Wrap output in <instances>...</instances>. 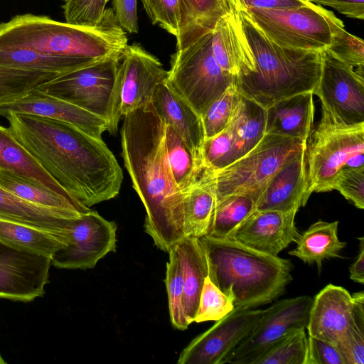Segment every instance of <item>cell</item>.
Returning <instances> with one entry per match:
<instances>
[{
    "label": "cell",
    "instance_id": "1",
    "mask_svg": "<svg viewBox=\"0 0 364 364\" xmlns=\"http://www.w3.org/2000/svg\"><path fill=\"white\" fill-rule=\"evenodd\" d=\"M14 138L71 196L90 208L119 194L123 173L102 138L37 115L4 117Z\"/></svg>",
    "mask_w": 364,
    "mask_h": 364
},
{
    "label": "cell",
    "instance_id": "2",
    "mask_svg": "<svg viewBox=\"0 0 364 364\" xmlns=\"http://www.w3.org/2000/svg\"><path fill=\"white\" fill-rule=\"evenodd\" d=\"M166 124L149 102L124 116L122 155L146 215V232L164 252L184 237L183 194L168 164Z\"/></svg>",
    "mask_w": 364,
    "mask_h": 364
},
{
    "label": "cell",
    "instance_id": "3",
    "mask_svg": "<svg viewBox=\"0 0 364 364\" xmlns=\"http://www.w3.org/2000/svg\"><path fill=\"white\" fill-rule=\"evenodd\" d=\"M126 32L112 8L105 9L95 26H77L48 16L18 15L0 24V48H23L73 60L85 66L122 54L127 46Z\"/></svg>",
    "mask_w": 364,
    "mask_h": 364
},
{
    "label": "cell",
    "instance_id": "4",
    "mask_svg": "<svg viewBox=\"0 0 364 364\" xmlns=\"http://www.w3.org/2000/svg\"><path fill=\"white\" fill-rule=\"evenodd\" d=\"M211 282L234 309H255L282 295L292 280L290 260L272 256L228 238H198Z\"/></svg>",
    "mask_w": 364,
    "mask_h": 364
},
{
    "label": "cell",
    "instance_id": "5",
    "mask_svg": "<svg viewBox=\"0 0 364 364\" xmlns=\"http://www.w3.org/2000/svg\"><path fill=\"white\" fill-rule=\"evenodd\" d=\"M235 11L255 65L253 71L236 77L240 94L267 109L281 100L313 92L321 74V52L282 46L242 10Z\"/></svg>",
    "mask_w": 364,
    "mask_h": 364
},
{
    "label": "cell",
    "instance_id": "6",
    "mask_svg": "<svg viewBox=\"0 0 364 364\" xmlns=\"http://www.w3.org/2000/svg\"><path fill=\"white\" fill-rule=\"evenodd\" d=\"M122 54H117L56 76L36 88L104 119L114 134L122 117Z\"/></svg>",
    "mask_w": 364,
    "mask_h": 364
},
{
    "label": "cell",
    "instance_id": "7",
    "mask_svg": "<svg viewBox=\"0 0 364 364\" xmlns=\"http://www.w3.org/2000/svg\"><path fill=\"white\" fill-rule=\"evenodd\" d=\"M364 123L347 125L321 107V117L306 141L307 194L333 190L343 168L364 166Z\"/></svg>",
    "mask_w": 364,
    "mask_h": 364
},
{
    "label": "cell",
    "instance_id": "8",
    "mask_svg": "<svg viewBox=\"0 0 364 364\" xmlns=\"http://www.w3.org/2000/svg\"><path fill=\"white\" fill-rule=\"evenodd\" d=\"M166 82L195 112L203 115L236 77L219 65L212 51V30L171 56Z\"/></svg>",
    "mask_w": 364,
    "mask_h": 364
},
{
    "label": "cell",
    "instance_id": "9",
    "mask_svg": "<svg viewBox=\"0 0 364 364\" xmlns=\"http://www.w3.org/2000/svg\"><path fill=\"white\" fill-rule=\"evenodd\" d=\"M306 147L301 139L265 134L249 152L214 172L216 203L237 194L249 195L257 201L276 172Z\"/></svg>",
    "mask_w": 364,
    "mask_h": 364
},
{
    "label": "cell",
    "instance_id": "10",
    "mask_svg": "<svg viewBox=\"0 0 364 364\" xmlns=\"http://www.w3.org/2000/svg\"><path fill=\"white\" fill-rule=\"evenodd\" d=\"M236 9L242 10L269 38L282 46L321 52L331 43V11L314 3L282 9Z\"/></svg>",
    "mask_w": 364,
    "mask_h": 364
},
{
    "label": "cell",
    "instance_id": "11",
    "mask_svg": "<svg viewBox=\"0 0 364 364\" xmlns=\"http://www.w3.org/2000/svg\"><path fill=\"white\" fill-rule=\"evenodd\" d=\"M312 303V297L299 296L280 300L264 309L252 331L228 355L223 364H253L274 344L306 328Z\"/></svg>",
    "mask_w": 364,
    "mask_h": 364
},
{
    "label": "cell",
    "instance_id": "12",
    "mask_svg": "<svg viewBox=\"0 0 364 364\" xmlns=\"http://www.w3.org/2000/svg\"><path fill=\"white\" fill-rule=\"evenodd\" d=\"M321 66L313 94L321 107L347 125L364 123V78L353 68L334 57L326 48L321 51Z\"/></svg>",
    "mask_w": 364,
    "mask_h": 364
},
{
    "label": "cell",
    "instance_id": "13",
    "mask_svg": "<svg viewBox=\"0 0 364 364\" xmlns=\"http://www.w3.org/2000/svg\"><path fill=\"white\" fill-rule=\"evenodd\" d=\"M117 225L90 210L70 223L68 245L51 257L60 269H91L109 252H115Z\"/></svg>",
    "mask_w": 364,
    "mask_h": 364
},
{
    "label": "cell",
    "instance_id": "14",
    "mask_svg": "<svg viewBox=\"0 0 364 364\" xmlns=\"http://www.w3.org/2000/svg\"><path fill=\"white\" fill-rule=\"evenodd\" d=\"M262 309H234L181 353L178 364H223L228 355L252 331Z\"/></svg>",
    "mask_w": 364,
    "mask_h": 364
},
{
    "label": "cell",
    "instance_id": "15",
    "mask_svg": "<svg viewBox=\"0 0 364 364\" xmlns=\"http://www.w3.org/2000/svg\"><path fill=\"white\" fill-rule=\"evenodd\" d=\"M50 257L0 240V298L29 302L45 294Z\"/></svg>",
    "mask_w": 364,
    "mask_h": 364
},
{
    "label": "cell",
    "instance_id": "16",
    "mask_svg": "<svg viewBox=\"0 0 364 364\" xmlns=\"http://www.w3.org/2000/svg\"><path fill=\"white\" fill-rule=\"evenodd\" d=\"M119 72L122 116L151 102L156 87L168 77V71L159 59L139 43L124 48Z\"/></svg>",
    "mask_w": 364,
    "mask_h": 364
},
{
    "label": "cell",
    "instance_id": "17",
    "mask_svg": "<svg viewBox=\"0 0 364 364\" xmlns=\"http://www.w3.org/2000/svg\"><path fill=\"white\" fill-rule=\"evenodd\" d=\"M298 210L282 212L255 210L226 237L258 252L277 256L299 232L295 225Z\"/></svg>",
    "mask_w": 364,
    "mask_h": 364
},
{
    "label": "cell",
    "instance_id": "18",
    "mask_svg": "<svg viewBox=\"0 0 364 364\" xmlns=\"http://www.w3.org/2000/svg\"><path fill=\"white\" fill-rule=\"evenodd\" d=\"M9 113L48 117L68 123L96 138L107 130L102 118L68 102L44 93L36 87L23 97L0 105V116Z\"/></svg>",
    "mask_w": 364,
    "mask_h": 364
},
{
    "label": "cell",
    "instance_id": "19",
    "mask_svg": "<svg viewBox=\"0 0 364 364\" xmlns=\"http://www.w3.org/2000/svg\"><path fill=\"white\" fill-rule=\"evenodd\" d=\"M353 323L350 294L342 287L329 284L313 299L306 329L309 336L335 345Z\"/></svg>",
    "mask_w": 364,
    "mask_h": 364
},
{
    "label": "cell",
    "instance_id": "20",
    "mask_svg": "<svg viewBox=\"0 0 364 364\" xmlns=\"http://www.w3.org/2000/svg\"><path fill=\"white\" fill-rule=\"evenodd\" d=\"M309 198L304 149L271 178L257 200L255 210H299L306 204Z\"/></svg>",
    "mask_w": 364,
    "mask_h": 364
},
{
    "label": "cell",
    "instance_id": "21",
    "mask_svg": "<svg viewBox=\"0 0 364 364\" xmlns=\"http://www.w3.org/2000/svg\"><path fill=\"white\" fill-rule=\"evenodd\" d=\"M151 102L164 124L175 129L197 159L203 164L202 148L205 135L200 116L166 81L156 87Z\"/></svg>",
    "mask_w": 364,
    "mask_h": 364
},
{
    "label": "cell",
    "instance_id": "22",
    "mask_svg": "<svg viewBox=\"0 0 364 364\" xmlns=\"http://www.w3.org/2000/svg\"><path fill=\"white\" fill-rule=\"evenodd\" d=\"M212 51L222 69L235 77L254 70V60L235 10L230 9L212 29Z\"/></svg>",
    "mask_w": 364,
    "mask_h": 364
},
{
    "label": "cell",
    "instance_id": "23",
    "mask_svg": "<svg viewBox=\"0 0 364 364\" xmlns=\"http://www.w3.org/2000/svg\"><path fill=\"white\" fill-rule=\"evenodd\" d=\"M313 92L300 93L281 100L266 109L265 134L306 141L313 129Z\"/></svg>",
    "mask_w": 364,
    "mask_h": 364
},
{
    "label": "cell",
    "instance_id": "24",
    "mask_svg": "<svg viewBox=\"0 0 364 364\" xmlns=\"http://www.w3.org/2000/svg\"><path fill=\"white\" fill-rule=\"evenodd\" d=\"M183 194L185 237L200 238L206 235L216 205L214 172L205 167Z\"/></svg>",
    "mask_w": 364,
    "mask_h": 364
},
{
    "label": "cell",
    "instance_id": "25",
    "mask_svg": "<svg viewBox=\"0 0 364 364\" xmlns=\"http://www.w3.org/2000/svg\"><path fill=\"white\" fill-rule=\"evenodd\" d=\"M183 269V306L189 324L194 322L205 278L208 276L204 251L199 239L186 236L175 245Z\"/></svg>",
    "mask_w": 364,
    "mask_h": 364
},
{
    "label": "cell",
    "instance_id": "26",
    "mask_svg": "<svg viewBox=\"0 0 364 364\" xmlns=\"http://www.w3.org/2000/svg\"><path fill=\"white\" fill-rule=\"evenodd\" d=\"M0 240L15 248L51 258L68 245L70 225L65 230H58L0 218Z\"/></svg>",
    "mask_w": 364,
    "mask_h": 364
},
{
    "label": "cell",
    "instance_id": "27",
    "mask_svg": "<svg viewBox=\"0 0 364 364\" xmlns=\"http://www.w3.org/2000/svg\"><path fill=\"white\" fill-rule=\"evenodd\" d=\"M66 212L26 200L0 187V218L50 230H65L73 219Z\"/></svg>",
    "mask_w": 364,
    "mask_h": 364
},
{
    "label": "cell",
    "instance_id": "28",
    "mask_svg": "<svg viewBox=\"0 0 364 364\" xmlns=\"http://www.w3.org/2000/svg\"><path fill=\"white\" fill-rule=\"evenodd\" d=\"M338 221L326 222L321 220L313 223L296 240L297 246L289 255L296 257L304 263H316L319 270L322 261L340 257L346 242L338 237Z\"/></svg>",
    "mask_w": 364,
    "mask_h": 364
},
{
    "label": "cell",
    "instance_id": "29",
    "mask_svg": "<svg viewBox=\"0 0 364 364\" xmlns=\"http://www.w3.org/2000/svg\"><path fill=\"white\" fill-rule=\"evenodd\" d=\"M181 21L176 50L184 48L211 31L218 19L230 9L220 0H179Z\"/></svg>",
    "mask_w": 364,
    "mask_h": 364
},
{
    "label": "cell",
    "instance_id": "30",
    "mask_svg": "<svg viewBox=\"0 0 364 364\" xmlns=\"http://www.w3.org/2000/svg\"><path fill=\"white\" fill-rule=\"evenodd\" d=\"M0 187L29 202L82 216L91 209L73 198L53 191L5 168H0Z\"/></svg>",
    "mask_w": 364,
    "mask_h": 364
},
{
    "label": "cell",
    "instance_id": "31",
    "mask_svg": "<svg viewBox=\"0 0 364 364\" xmlns=\"http://www.w3.org/2000/svg\"><path fill=\"white\" fill-rule=\"evenodd\" d=\"M0 168L29 178L65 197L73 198L21 146L14 138L9 128L1 124Z\"/></svg>",
    "mask_w": 364,
    "mask_h": 364
},
{
    "label": "cell",
    "instance_id": "32",
    "mask_svg": "<svg viewBox=\"0 0 364 364\" xmlns=\"http://www.w3.org/2000/svg\"><path fill=\"white\" fill-rule=\"evenodd\" d=\"M265 126L266 109L241 95L228 124L234 139L235 161L261 141L265 134Z\"/></svg>",
    "mask_w": 364,
    "mask_h": 364
},
{
    "label": "cell",
    "instance_id": "33",
    "mask_svg": "<svg viewBox=\"0 0 364 364\" xmlns=\"http://www.w3.org/2000/svg\"><path fill=\"white\" fill-rule=\"evenodd\" d=\"M167 158L174 181L183 193L197 180L205 168L170 125L166 124Z\"/></svg>",
    "mask_w": 364,
    "mask_h": 364
},
{
    "label": "cell",
    "instance_id": "34",
    "mask_svg": "<svg viewBox=\"0 0 364 364\" xmlns=\"http://www.w3.org/2000/svg\"><path fill=\"white\" fill-rule=\"evenodd\" d=\"M0 65L58 75L84 67L68 58L44 55L28 49L14 48H0Z\"/></svg>",
    "mask_w": 364,
    "mask_h": 364
},
{
    "label": "cell",
    "instance_id": "35",
    "mask_svg": "<svg viewBox=\"0 0 364 364\" xmlns=\"http://www.w3.org/2000/svg\"><path fill=\"white\" fill-rule=\"evenodd\" d=\"M256 200L247 194L231 195L215 205L206 235L226 238L255 210Z\"/></svg>",
    "mask_w": 364,
    "mask_h": 364
},
{
    "label": "cell",
    "instance_id": "36",
    "mask_svg": "<svg viewBox=\"0 0 364 364\" xmlns=\"http://www.w3.org/2000/svg\"><path fill=\"white\" fill-rule=\"evenodd\" d=\"M59 75L0 65V105L18 100Z\"/></svg>",
    "mask_w": 364,
    "mask_h": 364
},
{
    "label": "cell",
    "instance_id": "37",
    "mask_svg": "<svg viewBox=\"0 0 364 364\" xmlns=\"http://www.w3.org/2000/svg\"><path fill=\"white\" fill-rule=\"evenodd\" d=\"M168 252L169 259L166 263L165 284L168 299L170 318L175 328L179 330H186L189 323L185 316L183 306L182 264L175 245Z\"/></svg>",
    "mask_w": 364,
    "mask_h": 364
},
{
    "label": "cell",
    "instance_id": "38",
    "mask_svg": "<svg viewBox=\"0 0 364 364\" xmlns=\"http://www.w3.org/2000/svg\"><path fill=\"white\" fill-rule=\"evenodd\" d=\"M307 353L308 336L302 328L274 344L253 364H306Z\"/></svg>",
    "mask_w": 364,
    "mask_h": 364
},
{
    "label": "cell",
    "instance_id": "39",
    "mask_svg": "<svg viewBox=\"0 0 364 364\" xmlns=\"http://www.w3.org/2000/svg\"><path fill=\"white\" fill-rule=\"evenodd\" d=\"M331 31L330 53L351 68L364 65L363 41L345 30L343 21L331 11L328 16Z\"/></svg>",
    "mask_w": 364,
    "mask_h": 364
},
{
    "label": "cell",
    "instance_id": "40",
    "mask_svg": "<svg viewBox=\"0 0 364 364\" xmlns=\"http://www.w3.org/2000/svg\"><path fill=\"white\" fill-rule=\"evenodd\" d=\"M241 95L234 83L210 105L201 117L205 139L216 135L228 127Z\"/></svg>",
    "mask_w": 364,
    "mask_h": 364
},
{
    "label": "cell",
    "instance_id": "41",
    "mask_svg": "<svg viewBox=\"0 0 364 364\" xmlns=\"http://www.w3.org/2000/svg\"><path fill=\"white\" fill-rule=\"evenodd\" d=\"M205 167L218 171L235 161V147L233 136L227 127L216 135L205 139L202 148Z\"/></svg>",
    "mask_w": 364,
    "mask_h": 364
},
{
    "label": "cell",
    "instance_id": "42",
    "mask_svg": "<svg viewBox=\"0 0 364 364\" xmlns=\"http://www.w3.org/2000/svg\"><path fill=\"white\" fill-rule=\"evenodd\" d=\"M234 309L232 300L205 278L194 321H218Z\"/></svg>",
    "mask_w": 364,
    "mask_h": 364
},
{
    "label": "cell",
    "instance_id": "43",
    "mask_svg": "<svg viewBox=\"0 0 364 364\" xmlns=\"http://www.w3.org/2000/svg\"><path fill=\"white\" fill-rule=\"evenodd\" d=\"M109 0H64L65 22L77 26H95L102 18Z\"/></svg>",
    "mask_w": 364,
    "mask_h": 364
},
{
    "label": "cell",
    "instance_id": "44",
    "mask_svg": "<svg viewBox=\"0 0 364 364\" xmlns=\"http://www.w3.org/2000/svg\"><path fill=\"white\" fill-rule=\"evenodd\" d=\"M152 24L177 37L181 21L179 0H141Z\"/></svg>",
    "mask_w": 364,
    "mask_h": 364
},
{
    "label": "cell",
    "instance_id": "45",
    "mask_svg": "<svg viewBox=\"0 0 364 364\" xmlns=\"http://www.w3.org/2000/svg\"><path fill=\"white\" fill-rule=\"evenodd\" d=\"M360 209L364 208V166L343 168L338 173L333 190Z\"/></svg>",
    "mask_w": 364,
    "mask_h": 364
},
{
    "label": "cell",
    "instance_id": "46",
    "mask_svg": "<svg viewBox=\"0 0 364 364\" xmlns=\"http://www.w3.org/2000/svg\"><path fill=\"white\" fill-rule=\"evenodd\" d=\"M335 346L345 364L364 363V328L355 322Z\"/></svg>",
    "mask_w": 364,
    "mask_h": 364
},
{
    "label": "cell",
    "instance_id": "47",
    "mask_svg": "<svg viewBox=\"0 0 364 364\" xmlns=\"http://www.w3.org/2000/svg\"><path fill=\"white\" fill-rule=\"evenodd\" d=\"M306 364H345L335 345L308 336Z\"/></svg>",
    "mask_w": 364,
    "mask_h": 364
},
{
    "label": "cell",
    "instance_id": "48",
    "mask_svg": "<svg viewBox=\"0 0 364 364\" xmlns=\"http://www.w3.org/2000/svg\"><path fill=\"white\" fill-rule=\"evenodd\" d=\"M136 0H112V10L122 28L129 33L139 31Z\"/></svg>",
    "mask_w": 364,
    "mask_h": 364
},
{
    "label": "cell",
    "instance_id": "49",
    "mask_svg": "<svg viewBox=\"0 0 364 364\" xmlns=\"http://www.w3.org/2000/svg\"><path fill=\"white\" fill-rule=\"evenodd\" d=\"M309 2L332 7L349 18H364V0H306Z\"/></svg>",
    "mask_w": 364,
    "mask_h": 364
},
{
    "label": "cell",
    "instance_id": "50",
    "mask_svg": "<svg viewBox=\"0 0 364 364\" xmlns=\"http://www.w3.org/2000/svg\"><path fill=\"white\" fill-rule=\"evenodd\" d=\"M235 9L239 8H258L282 9L308 5L306 0H234Z\"/></svg>",
    "mask_w": 364,
    "mask_h": 364
},
{
    "label": "cell",
    "instance_id": "51",
    "mask_svg": "<svg viewBox=\"0 0 364 364\" xmlns=\"http://www.w3.org/2000/svg\"><path fill=\"white\" fill-rule=\"evenodd\" d=\"M360 252L355 262L350 265V278L355 282L364 284V237L359 238Z\"/></svg>",
    "mask_w": 364,
    "mask_h": 364
},
{
    "label": "cell",
    "instance_id": "52",
    "mask_svg": "<svg viewBox=\"0 0 364 364\" xmlns=\"http://www.w3.org/2000/svg\"><path fill=\"white\" fill-rule=\"evenodd\" d=\"M352 296L354 322L364 328V291L354 293Z\"/></svg>",
    "mask_w": 364,
    "mask_h": 364
},
{
    "label": "cell",
    "instance_id": "53",
    "mask_svg": "<svg viewBox=\"0 0 364 364\" xmlns=\"http://www.w3.org/2000/svg\"><path fill=\"white\" fill-rule=\"evenodd\" d=\"M220 1L227 3L228 6L230 7V9L235 10L234 0H220Z\"/></svg>",
    "mask_w": 364,
    "mask_h": 364
}]
</instances>
